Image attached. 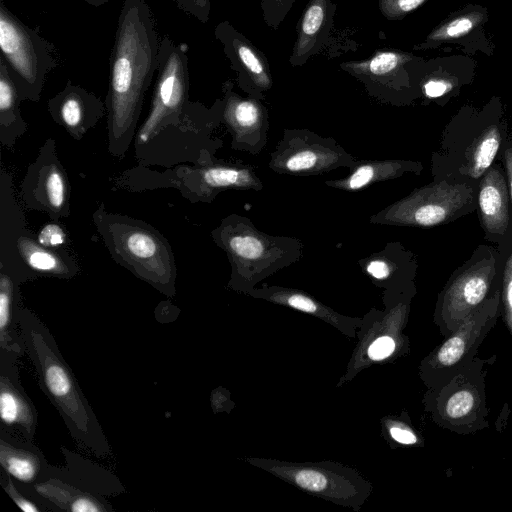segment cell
Here are the masks:
<instances>
[{"label":"cell","mask_w":512,"mask_h":512,"mask_svg":"<svg viewBox=\"0 0 512 512\" xmlns=\"http://www.w3.org/2000/svg\"><path fill=\"white\" fill-rule=\"evenodd\" d=\"M160 39L144 0L122 4L109 61L105 98L108 151L125 156L134 141L145 94L157 73Z\"/></svg>","instance_id":"6da1fadb"},{"label":"cell","mask_w":512,"mask_h":512,"mask_svg":"<svg viewBox=\"0 0 512 512\" xmlns=\"http://www.w3.org/2000/svg\"><path fill=\"white\" fill-rule=\"evenodd\" d=\"M16 318L39 386L60 414L72 439L85 452L98 458L110 457L107 437L49 328L21 301Z\"/></svg>","instance_id":"7a4b0ae2"},{"label":"cell","mask_w":512,"mask_h":512,"mask_svg":"<svg viewBox=\"0 0 512 512\" xmlns=\"http://www.w3.org/2000/svg\"><path fill=\"white\" fill-rule=\"evenodd\" d=\"M93 223L113 260L165 296L176 294L177 268L167 239L146 222L110 212L104 203Z\"/></svg>","instance_id":"3957f363"},{"label":"cell","mask_w":512,"mask_h":512,"mask_svg":"<svg viewBox=\"0 0 512 512\" xmlns=\"http://www.w3.org/2000/svg\"><path fill=\"white\" fill-rule=\"evenodd\" d=\"M223 100L210 107L189 101L179 122L161 129L150 141L134 149L142 167L161 166L167 169L210 162L208 135L223 117Z\"/></svg>","instance_id":"277c9868"},{"label":"cell","mask_w":512,"mask_h":512,"mask_svg":"<svg viewBox=\"0 0 512 512\" xmlns=\"http://www.w3.org/2000/svg\"><path fill=\"white\" fill-rule=\"evenodd\" d=\"M496 356L473 362L447 384L431 389L427 408L435 423L458 435L475 434L489 427L485 378Z\"/></svg>","instance_id":"5b68a950"},{"label":"cell","mask_w":512,"mask_h":512,"mask_svg":"<svg viewBox=\"0 0 512 512\" xmlns=\"http://www.w3.org/2000/svg\"><path fill=\"white\" fill-rule=\"evenodd\" d=\"M0 50L21 100L38 102L47 74L58 66L55 48L37 29L21 22L2 0Z\"/></svg>","instance_id":"8992f818"},{"label":"cell","mask_w":512,"mask_h":512,"mask_svg":"<svg viewBox=\"0 0 512 512\" xmlns=\"http://www.w3.org/2000/svg\"><path fill=\"white\" fill-rule=\"evenodd\" d=\"M190 77L186 45L169 35L160 41L157 76L149 113L134 138V149L150 141L161 129L180 121L189 102Z\"/></svg>","instance_id":"52a82bcc"},{"label":"cell","mask_w":512,"mask_h":512,"mask_svg":"<svg viewBox=\"0 0 512 512\" xmlns=\"http://www.w3.org/2000/svg\"><path fill=\"white\" fill-rule=\"evenodd\" d=\"M500 311V291L466 318L424 360V380L431 389L447 384L475 359L478 349L496 325Z\"/></svg>","instance_id":"ba28073f"},{"label":"cell","mask_w":512,"mask_h":512,"mask_svg":"<svg viewBox=\"0 0 512 512\" xmlns=\"http://www.w3.org/2000/svg\"><path fill=\"white\" fill-rule=\"evenodd\" d=\"M20 196L28 209L46 213L53 221L70 215L71 186L53 138L46 139L29 165Z\"/></svg>","instance_id":"9c48e42d"},{"label":"cell","mask_w":512,"mask_h":512,"mask_svg":"<svg viewBox=\"0 0 512 512\" xmlns=\"http://www.w3.org/2000/svg\"><path fill=\"white\" fill-rule=\"evenodd\" d=\"M424 61L398 49L378 50L367 59L340 63V68L361 81L380 98L393 99L420 86Z\"/></svg>","instance_id":"30bf717a"},{"label":"cell","mask_w":512,"mask_h":512,"mask_svg":"<svg viewBox=\"0 0 512 512\" xmlns=\"http://www.w3.org/2000/svg\"><path fill=\"white\" fill-rule=\"evenodd\" d=\"M492 264H473L453 276L439 295L434 322L441 334H451L466 318L500 290Z\"/></svg>","instance_id":"8fae6325"},{"label":"cell","mask_w":512,"mask_h":512,"mask_svg":"<svg viewBox=\"0 0 512 512\" xmlns=\"http://www.w3.org/2000/svg\"><path fill=\"white\" fill-rule=\"evenodd\" d=\"M20 357L17 353L0 350V434L34 442L38 413L20 381Z\"/></svg>","instance_id":"7c38bea8"},{"label":"cell","mask_w":512,"mask_h":512,"mask_svg":"<svg viewBox=\"0 0 512 512\" xmlns=\"http://www.w3.org/2000/svg\"><path fill=\"white\" fill-rule=\"evenodd\" d=\"M214 35L222 44L230 67L237 73L238 86L253 97H262L272 87L266 55L229 21L218 23Z\"/></svg>","instance_id":"4fadbf2b"},{"label":"cell","mask_w":512,"mask_h":512,"mask_svg":"<svg viewBox=\"0 0 512 512\" xmlns=\"http://www.w3.org/2000/svg\"><path fill=\"white\" fill-rule=\"evenodd\" d=\"M488 8L479 4H467L445 17L425 40L413 46V50L435 49L442 44H459L468 54L477 50L492 55L494 46L486 37L484 25L488 22Z\"/></svg>","instance_id":"5bb4252c"},{"label":"cell","mask_w":512,"mask_h":512,"mask_svg":"<svg viewBox=\"0 0 512 512\" xmlns=\"http://www.w3.org/2000/svg\"><path fill=\"white\" fill-rule=\"evenodd\" d=\"M47 109L52 120L77 141L107 115L105 102L71 80L48 100Z\"/></svg>","instance_id":"9a60e30c"},{"label":"cell","mask_w":512,"mask_h":512,"mask_svg":"<svg viewBox=\"0 0 512 512\" xmlns=\"http://www.w3.org/2000/svg\"><path fill=\"white\" fill-rule=\"evenodd\" d=\"M471 199L465 185L446 182L419 191L401 206L400 219L419 226L442 223L460 211Z\"/></svg>","instance_id":"2e32d148"},{"label":"cell","mask_w":512,"mask_h":512,"mask_svg":"<svg viewBox=\"0 0 512 512\" xmlns=\"http://www.w3.org/2000/svg\"><path fill=\"white\" fill-rule=\"evenodd\" d=\"M14 250L21 266L14 277L19 283L36 277L72 279L79 273L76 261L63 251L41 246L25 227L16 229Z\"/></svg>","instance_id":"e0dca14e"},{"label":"cell","mask_w":512,"mask_h":512,"mask_svg":"<svg viewBox=\"0 0 512 512\" xmlns=\"http://www.w3.org/2000/svg\"><path fill=\"white\" fill-rule=\"evenodd\" d=\"M332 0H309L296 25V40L289 57L292 67H302L327 44L336 13Z\"/></svg>","instance_id":"ac0fdd59"},{"label":"cell","mask_w":512,"mask_h":512,"mask_svg":"<svg viewBox=\"0 0 512 512\" xmlns=\"http://www.w3.org/2000/svg\"><path fill=\"white\" fill-rule=\"evenodd\" d=\"M18 486L48 511H113V507L104 496L94 494L54 476H48L45 480L32 485L18 484Z\"/></svg>","instance_id":"d6986e66"},{"label":"cell","mask_w":512,"mask_h":512,"mask_svg":"<svg viewBox=\"0 0 512 512\" xmlns=\"http://www.w3.org/2000/svg\"><path fill=\"white\" fill-rule=\"evenodd\" d=\"M65 466L50 464L49 476L74 484L84 490L101 496L119 495L125 491L119 479L104 467L75 452L61 447Z\"/></svg>","instance_id":"ffe728a7"},{"label":"cell","mask_w":512,"mask_h":512,"mask_svg":"<svg viewBox=\"0 0 512 512\" xmlns=\"http://www.w3.org/2000/svg\"><path fill=\"white\" fill-rule=\"evenodd\" d=\"M0 466L18 484L32 485L49 476L50 464L34 442L0 434Z\"/></svg>","instance_id":"44dd1931"},{"label":"cell","mask_w":512,"mask_h":512,"mask_svg":"<svg viewBox=\"0 0 512 512\" xmlns=\"http://www.w3.org/2000/svg\"><path fill=\"white\" fill-rule=\"evenodd\" d=\"M19 284L9 271L0 266V350L23 356L25 349L16 318L21 301Z\"/></svg>","instance_id":"7402d4cb"},{"label":"cell","mask_w":512,"mask_h":512,"mask_svg":"<svg viewBox=\"0 0 512 512\" xmlns=\"http://www.w3.org/2000/svg\"><path fill=\"white\" fill-rule=\"evenodd\" d=\"M478 202L486 230L492 234H503L509 220L507 186L498 170L491 169L484 176Z\"/></svg>","instance_id":"603a6c76"},{"label":"cell","mask_w":512,"mask_h":512,"mask_svg":"<svg viewBox=\"0 0 512 512\" xmlns=\"http://www.w3.org/2000/svg\"><path fill=\"white\" fill-rule=\"evenodd\" d=\"M21 101L7 66L0 59V143L6 149H13L27 131V123L20 113Z\"/></svg>","instance_id":"cb8c5ba5"},{"label":"cell","mask_w":512,"mask_h":512,"mask_svg":"<svg viewBox=\"0 0 512 512\" xmlns=\"http://www.w3.org/2000/svg\"><path fill=\"white\" fill-rule=\"evenodd\" d=\"M500 145L498 129L493 127L477 143L469 165V174L480 177L492 164Z\"/></svg>","instance_id":"d4e9b609"},{"label":"cell","mask_w":512,"mask_h":512,"mask_svg":"<svg viewBox=\"0 0 512 512\" xmlns=\"http://www.w3.org/2000/svg\"><path fill=\"white\" fill-rule=\"evenodd\" d=\"M0 484L13 502L24 512H43L48 509L31 499L4 470L0 471Z\"/></svg>","instance_id":"484cf974"},{"label":"cell","mask_w":512,"mask_h":512,"mask_svg":"<svg viewBox=\"0 0 512 512\" xmlns=\"http://www.w3.org/2000/svg\"><path fill=\"white\" fill-rule=\"evenodd\" d=\"M500 311L502 320L512 337V253L505 264L501 281Z\"/></svg>","instance_id":"4316f807"},{"label":"cell","mask_w":512,"mask_h":512,"mask_svg":"<svg viewBox=\"0 0 512 512\" xmlns=\"http://www.w3.org/2000/svg\"><path fill=\"white\" fill-rule=\"evenodd\" d=\"M297 0H259L265 24L277 30Z\"/></svg>","instance_id":"83f0119b"},{"label":"cell","mask_w":512,"mask_h":512,"mask_svg":"<svg viewBox=\"0 0 512 512\" xmlns=\"http://www.w3.org/2000/svg\"><path fill=\"white\" fill-rule=\"evenodd\" d=\"M426 0H379L378 7L381 14L388 20H402L413 12Z\"/></svg>","instance_id":"f1b7e54d"},{"label":"cell","mask_w":512,"mask_h":512,"mask_svg":"<svg viewBox=\"0 0 512 512\" xmlns=\"http://www.w3.org/2000/svg\"><path fill=\"white\" fill-rule=\"evenodd\" d=\"M36 240L45 248L59 250L66 244L67 235L59 224L52 222L39 230Z\"/></svg>","instance_id":"f546056e"},{"label":"cell","mask_w":512,"mask_h":512,"mask_svg":"<svg viewBox=\"0 0 512 512\" xmlns=\"http://www.w3.org/2000/svg\"><path fill=\"white\" fill-rule=\"evenodd\" d=\"M177 7L188 15L206 24L210 18L211 0H173Z\"/></svg>","instance_id":"4dcf8cb0"},{"label":"cell","mask_w":512,"mask_h":512,"mask_svg":"<svg viewBox=\"0 0 512 512\" xmlns=\"http://www.w3.org/2000/svg\"><path fill=\"white\" fill-rule=\"evenodd\" d=\"M296 483L310 491H322L327 485L326 477L313 470H301L295 475Z\"/></svg>","instance_id":"1f68e13d"},{"label":"cell","mask_w":512,"mask_h":512,"mask_svg":"<svg viewBox=\"0 0 512 512\" xmlns=\"http://www.w3.org/2000/svg\"><path fill=\"white\" fill-rule=\"evenodd\" d=\"M318 156L312 151H302L288 158L286 169L292 172L306 171L316 165Z\"/></svg>","instance_id":"d6a6232c"},{"label":"cell","mask_w":512,"mask_h":512,"mask_svg":"<svg viewBox=\"0 0 512 512\" xmlns=\"http://www.w3.org/2000/svg\"><path fill=\"white\" fill-rule=\"evenodd\" d=\"M378 169L374 165H362L347 179L348 189H359L367 185L374 177Z\"/></svg>","instance_id":"836d02e7"},{"label":"cell","mask_w":512,"mask_h":512,"mask_svg":"<svg viewBox=\"0 0 512 512\" xmlns=\"http://www.w3.org/2000/svg\"><path fill=\"white\" fill-rule=\"evenodd\" d=\"M396 346L395 341L388 336L376 339L369 347L368 354L374 360H380L392 354Z\"/></svg>","instance_id":"e575fe53"},{"label":"cell","mask_w":512,"mask_h":512,"mask_svg":"<svg viewBox=\"0 0 512 512\" xmlns=\"http://www.w3.org/2000/svg\"><path fill=\"white\" fill-rule=\"evenodd\" d=\"M287 303L299 310L313 313L317 310L316 304L309 298L303 296L294 294L287 298Z\"/></svg>","instance_id":"d590c367"},{"label":"cell","mask_w":512,"mask_h":512,"mask_svg":"<svg viewBox=\"0 0 512 512\" xmlns=\"http://www.w3.org/2000/svg\"><path fill=\"white\" fill-rule=\"evenodd\" d=\"M390 434L394 440L401 444L412 445L417 443L418 438L413 431L400 427H392Z\"/></svg>","instance_id":"8d00e7d4"},{"label":"cell","mask_w":512,"mask_h":512,"mask_svg":"<svg viewBox=\"0 0 512 512\" xmlns=\"http://www.w3.org/2000/svg\"><path fill=\"white\" fill-rule=\"evenodd\" d=\"M367 271L375 278L382 279L389 275V266L381 260L371 261L367 266Z\"/></svg>","instance_id":"74e56055"},{"label":"cell","mask_w":512,"mask_h":512,"mask_svg":"<svg viewBox=\"0 0 512 512\" xmlns=\"http://www.w3.org/2000/svg\"><path fill=\"white\" fill-rule=\"evenodd\" d=\"M506 169L509 180V186L512 198V149H507L505 153Z\"/></svg>","instance_id":"f35d334b"},{"label":"cell","mask_w":512,"mask_h":512,"mask_svg":"<svg viewBox=\"0 0 512 512\" xmlns=\"http://www.w3.org/2000/svg\"><path fill=\"white\" fill-rule=\"evenodd\" d=\"M81 1H84L85 3H87L93 7H100L108 2L113 1V0H81Z\"/></svg>","instance_id":"ab89813d"}]
</instances>
